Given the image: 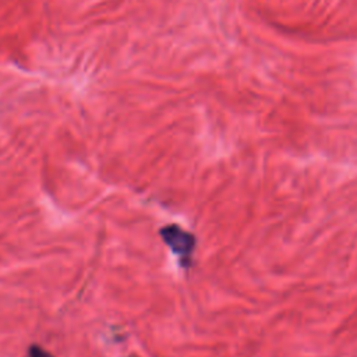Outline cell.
Here are the masks:
<instances>
[{"label":"cell","instance_id":"obj_1","mask_svg":"<svg viewBox=\"0 0 357 357\" xmlns=\"http://www.w3.org/2000/svg\"><path fill=\"white\" fill-rule=\"evenodd\" d=\"M159 233L165 244L169 245L176 255H178L181 265L188 266L195 247V237L190 231L181 229L178 225H167L162 227Z\"/></svg>","mask_w":357,"mask_h":357},{"label":"cell","instance_id":"obj_2","mask_svg":"<svg viewBox=\"0 0 357 357\" xmlns=\"http://www.w3.org/2000/svg\"><path fill=\"white\" fill-rule=\"evenodd\" d=\"M28 357H53L49 351H46L43 347L38 344H32L28 350Z\"/></svg>","mask_w":357,"mask_h":357}]
</instances>
